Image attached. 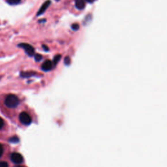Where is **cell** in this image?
<instances>
[{
  "mask_svg": "<svg viewBox=\"0 0 167 167\" xmlns=\"http://www.w3.org/2000/svg\"><path fill=\"white\" fill-rule=\"evenodd\" d=\"M64 62H65V64L67 65H69L70 64L71 59L69 57V56H66L65 60H64Z\"/></svg>",
  "mask_w": 167,
  "mask_h": 167,
  "instance_id": "cell-12",
  "label": "cell"
},
{
  "mask_svg": "<svg viewBox=\"0 0 167 167\" xmlns=\"http://www.w3.org/2000/svg\"><path fill=\"white\" fill-rule=\"evenodd\" d=\"M14 167H24V166H14Z\"/></svg>",
  "mask_w": 167,
  "mask_h": 167,
  "instance_id": "cell-20",
  "label": "cell"
},
{
  "mask_svg": "<svg viewBox=\"0 0 167 167\" xmlns=\"http://www.w3.org/2000/svg\"><path fill=\"white\" fill-rule=\"evenodd\" d=\"M11 159L14 164H20L23 162L24 158L20 153H17V152H14V153L11 154Z\"/></svg>",
  "mask_w": 167,
  "mask_h": 167,
  "instance_id": "cell-4",
  "label": "cell"
},
{
  "mask_svg": "<svg viewBox=\"0 0 167 167\" xmlns=\"http://www.w3.org/2000/svg\"><path fill=\"white\" fill-rule=\"evenodd\" d=\"M7 3L11 5H15L20 3L21 0H7Z\"/></svg>",
  "mask_w": 167,
  "mask_h": 167,
  "instance_id": "cell-8",
  "label": "cell"
},
{
  "mask_svg": "<svg viewBox=\"0 0 167 167\" xmlns=\"http://www.w3.org/2000/svg\"><path fill=\"white\" fill-rule=\"evenodd\" d=\"M51 3V1L50 0H47V1H46L45 3L43 4V5L41 7V8L39 9L38 13H37V16H39L41 15V14H43L44 13H45V11L46 9H48V7H49Z\"/></svg>",
  "mask_w": 167,
  "mask_h": 167,
  "instance_id": "cell-5",
  "label": "cell"
},
{
  "mask_svg": "<svg viewBox=\"0 0 167 167\" xmlns=\"http://www.w3.org/2000/svg\"><path fill=\"white\" fill-rule=\"evenodd\" d=\"M71 28L75 31H77L78 29H79V25L78 24H73L72 26H71Z\"/></svg>",
  "mask_w": 167,
  "mask_h": 167,
  "instance_id": "cell-14",
  "label": "cell"
},
{
  "mask_svg": "<svg viewBox=\"0 0 167 167\" xmlns=\"http://www.w3.org/2000/svg\"><path fill=\"white\" fill-rule=\"evenodd\" d=\"M85 1L89 2V3H93V2L95 0H85Z\"/></svg>",
  "mask_w": 167,
  "mask_h": 167,
  "instance_id": "cell-19",
  "label": "cell"
},
{
  "mask_svg": "<svg viewBox=\"0 0 167 167\" xmlns=\"http://www.w3.org/2000/svg\"><path fill=\"white\" fill-rule=\"evenodd\" d=\"M19 47H20L22 48H23L24 50H25L26 53L28 54L29 56H33L35 54V50L32 46H31L30 45L27 43H20L18 45Z\"/></svg>",
  "mask_w": 167,
  "mask_h": 167,
  "instance_id": "cell-3",
  "label": "cell"
},
{
  "mask_svg": "<svg viewBox=\"0 0 167 167\" xmlns=\"http://www.w3.org/2000/svg\"><path fill=\"white\" fill-rule=\"evenodd\" d=\"M5 104L9 109H14L19 104V99L15 95L9 94L5 99Z\"/></svg>",
  "mask_w": 167,
  "mask_h": 167,
  "instance_id": "cell-1",
  "label": "cell"
},
{
  "mask_svg": "<svg viewBox=\"0 0 167 167\" xmlns=\"http://www.w3.org/2000/svg\"><path fill=\"white\" fill-rule=\"evenodd\" d=\"M61 58V55H60V54H59V55H56L55 56V57H54V61H53L54 65H56V64H57V63L59 62V61H60Z\"/></svg>",
  "mask_w": 167,
  "mask_h": 167,
  "instance_id": "cell-9",
  "label": "cell"
},
{
  "mask_svg": "<svg viewBox=\"0 0 167 167\" xmlns=\"http://www.w3.org/2000/svg\"><path fill=\"white\" fill-rule=\"evenodd\" d=\"M75 5L78 9H84L86 5L85 0H75Z\"/></svg>",
  "mask_w": 167,
  "mask_h": 167,
  "instance_id": "cell-7",
  "label": "cell"
},
{
  "mask_svg": "<svg viewBox=\"0 0 167 167\" xmlns=\"http://www.w3.org/2000/svg\"><path fill=\"white\" fill-rule=\"evenodd\" d=\"M33 74V73L32 72H27V73H22L21 76L22 77H29L32 76Z\"/></svg>",
  "mask_w": 167,
  "mask_h": 167,
  "instance_id": "cell-11",
  "label": "cell"
},
{
  "mask_svg": "<svg viewBox=\"0 0 167 167\" xmlns=\"http://www.w3.org/2000/svg\"><path fill=\"white\" fill-rule=\"evenodd\" d=\"M3 125H4V121H3V119H2L1 117H0V129H1L2 128H3Z\"/></svg>",
  "mask_w": 167,
  "mask_h": 167,
  "instance_id": "cell-17",
  "label": "cell"
},
{
  "mask_svg": "<svg viewBox=\"0 0 167 167\" xmlns=\"http://www.w3.org/2000/svg\"><path fill=\"white\" fill-rule=\"evenodd\" d=\"M19 120L22 124L26 125H29L31 123V121H32L31 116L26 112H22L20 114Z\"/></svg>",
  "mask_w": 167,
  "mask_h": 167,
  "instance_id": "cell-2",
  "label": "cell"
},
{
  "mask_svg": "<svg viewBox=\"0 0 167 167\" xmlns=\"http://www.w3.org/2000/svg\"><path fill=\"white\" fill-rule=\"evenodd\" d=\"M42 70L44 71H49L52 69V63L50 60H46L41 66Z\"/></svg>",
  "mask_w": 167,
  "mask_h": 167,
  "instance_id": "cell-6",
  "label": "cell"
},
{
  "mask_svg": "<svg viewBox=\"0 0 167 167\" xmlns=\"http://www.w3.org/2000/svg\"><path fill=\"white\" fill-rule=\"evenodd\" d=\"M3 147L1 144H0V157L3 155Z\"/></svg>",
  "mask_w": 167,
  "mask_h": 167,
  "instance_id": "cell-16",
  "label": "cell"
},
{
  "mask_svg": "<svg viewBox=\"0 0 167 167\" xmlns=\"http://www.w3.org/2000/svg\"><path fill=\"white\" fill-rule=\"evenodd\" d=\"M9 142H12V143H17V142H19V138L17 136L11 137V138L9 139Z\"/></svg>",
  "mask_w": 167,
  "mask_h": 167,
  "instance_id": "cell-10",
  "label": "cell"
},
{
  "mask_svg": "<svg viewBox=\"0 0 167 167\" xmlns=\"http://www.w3.org/2000/svg\"><path fill=\"white\" fill-rule=\"evenodd\" d=\"M42 59H43V56H42L41 54H36L35 56V60L36 61H40Z\"/></svg>",
  "mask_w": 167,
  "mask_h": 167,
  "instance_id": "cell-13",
  "label": "cell"
},
{
  "mask_svg": "<svg viewBox=\"0 0 167 167\" xmlns=\"http://www.w3.org/2000/svg\"><path fill=\"white\" fill-rule=\"evenodd\" d=\"M0 167H9L8 163L5 161H0Z\"/></svg>",
  "mask_w": 167,
  "mask_h": 167,
  "instance_id": "cell-15",
  "label": "cell"
},
{
  "mask_svg": "<svg viewBox=\"0 0 167 167\" xmlns=\"http://www.w3.org/2000/svg\"><path fill=\"white\" fill-rule=\"evenodd\" d=\"M43 48H44V50H45L46 52H47V51H48V47L47 46H46V45H43Z\"/></svg>",
  "mask_w": 167,
  "mask_h": 167,
  "instance_id": "cell-18",
  "label": "cell"
}]
</instances>
